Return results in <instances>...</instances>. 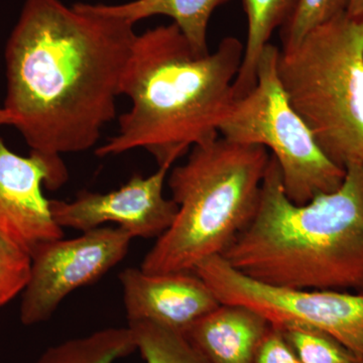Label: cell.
<instances>
[{"label":"cell","instance_id":"9c48e42d","mask_svg":"<svg viewBox=\"0 0 363 363\" xmlns=\"http://www.w3.org/2000/svg\"><path fill=\"white\" fill-rule=\"evenodd\" d=\"M172 164L149 177L135 175L118 190L81 191L73 201L50 200L52 218L62 229L85 231L112 222L135 238H160L175 220L178 205L164 196Z\"/></svg>","mask_w":363,"mask_h":363},{"label":"cell","instance_id":"9a60e30c","mask_svg":"<svg viewBox=\"0 0 363 363\" xmlns=\"http://www.w3.org/2000/svg\"><path fill=\"white\" fill-rule=\"evenodd\" d=\"M135 350L130 327L106 328L52 346L35 363H114Z\"/></svg>","mask_w":363,"mask_h":363},{"label":"cell","instance_id":"603a6c76","mask_svg":"<svg viewBox=\"0 0 363 363\" xmlns=\"http://www.w3.org/2000/svg\"><path fill=\"white\" fill-rule=\"evenodd\" d=\"M362 363H363V358H362Z\"/></svg>","mask_w":363,"mask_h":363},{"label":"cell","instance_id":"e0dca14e","mask_svg":"<svg viewBox=\"0 0 363 363\" xmlns=\"http://www.w3.org/2000/svg\"><path fill=\"white\" fill-rule=\"evenodd\" d=\"M300 363H362V359L329 334L303 326L279 327Z\"/></svg>","mask_w":363,"mask_h":363},{"label":"cell","instance_id":"8992f818","mask_svg":"<svg viewBox=\"0 0 363 363\" xmlns=\"http://www.w3.org/2000/svg\"><path fill=\"white\" fill-rule=\"evenodd\" d=\"M279 54L276 45H266L257 63V84L235 99L219 133L231 142L271 150L286 195L295 204L304 205L338 190L346 169L326 156L289 101L277 72Z\"/></svg>","mask_w":363,"mask_h":363},{"label":"cell","instance_id":"7402d4cb","mask_svg":"<svg viewBox=\"0 0 363 363\" xmlns=\"http://www.w3.org/2000/svg\"><path fill=\"white\" fill-rule=\"evenodd\" d=\"M13 117L11 116V114L4 107H0V126H13Z\"/></svg>","mask_w":363,"mask_h":363},{"label":"cell","instance_id":"7c38bea8","mask_svg":"<svg viewBox=\"0 0 363 363\" xmlns=\"http://www.w3.org/2000/svg\"><path fill=\"white\" fill-rule=\"evenodd\" d=\"M269 325L245 306L220 304L196 322L185 336L210 363H252Z\"/></svg>","mask_w":363,"mask_h":363},{"label":"cell","instance_id":"30bf717a","mask_svg":"<svg viewBox=\"0 0 363 363\" xmlns=\"http://www.w3.org/2000/svg\"><path fill=\"white\" fill-rule=\"evenodd\" d=\"M51 171L39 157H21L0 138V233L30 253L43 241L63 238L52 218L49 189Z\"/></svg>","mask_w":363,"mask_h":363},{"label":"cell","instance_id":"2e32d148","mask_svg":"<svg viewBox=\"0 0 363 363\" xmlns=\"http://www.w3.org/2000/svg\"><path fill=\"white\" fill-rule=\"evenodd\" d=\"M128 327L145 363H210L184 334L149 321Z\"/></svg>","mask_w":363,"mask_h":363},{"label":"cell","instance_id":"7a4b0ae2","mask_svg":"<svg viewBox=\"0 0 363 363\" xmlns=\"http://www.w3.org/2000/svg\"><path fill=\"white\" fill-rule=\"evenodd\" d=\"M243 52L240 40L228 37L216 51L199 54L173 23L136 35L121 86L131 107L96 156L145 149L160 167L218 138L235 101Z\"/></svg>","mask_w":363,"mask_h":363},{"label":"cell","instance_id":"ba28073f","mask_svg":"<svg viewBox=\"0 0 363 363\" xmlns=\"http://www.w3.org/2000/svg\"><path fill=\"white\" fill-rule=\"evenodd\" d=\"M133 240L121 227H98L72 240L62 238L35 245L21 297V323L33 326L49 320L67 296L98 281L119 264Z\"/></svg>","mask_w":363,"mask_h":363},{"label":"cell","instance_id":"ffe728a7","mask_svg":"<svg viewBox=\"0 0 363 363\" xmlns=\"http://www.w3.org/2000/svg\"><path fill=\"white\" fill-rule=\"evenodd\" d=\"M252 363H300L279 327L269 325Z\"/></svg>","mask_w":363,"mask_h":363},{"label":"cell","instance_id":"3957f363","mask_svg":"<svg viewBox=\"0 0 363 363\" xmlns=\"http://www.w3.org/2000/svg\"><path fill=\"white\" fill-rule=\"evenodd\" d=\"M222 257L267 285L363 290V166L348 167L335 192L297 205L271 156L257 211Z\"/></svg>","mask_w":363,"mask_h":363},{"label":"cell","instance_id":"44dd1931","mask_svg":"<svg viewBox=\"0 0 363 363\" xmlns=\"http://www.w3.org/2000/svg\"><path fill=\"white\" fill-rule=\"evenodd\" d=\"M346 13L353 20L363 21V0H350Z\"/></svg>","mask_w":363,"mask_h":363},{"label":"cell","instance_id":"4fadbf2b","mask_svg":"<svg viewBox=\"0 0 363 363\" xmlns=\"http://www.w3.org/2000/svg\"><path fill=\"white\" fill-rule=\"evenodd\" d=\"M229 0H133L121 4H95L109 16L124 18L135 25L152 16H168L173 20L193 49L207 54V30L215 9Z\"/></svg>","mask_w":363,"mask_h":363},{"label":"cell","instance_id":"8fae6325","mask_svg":"<svg viewBox=\"0 0 363 363\" xmlns=\"http://www.w3.org/2000/svg\"><path fill=\"white\" fill-rule=\"evenodd\" d=\"M130 322L149 321L186 332L221 304L194 272L152 274L128 267L119 274Z\"/></svg>","mask_w":363,"mask_h":363},{"label":"cell","instance_id":"d6986e66","mask_svg":"<svg viewBox=\"0 0 363 363\" xmlns=\"http://www.w3.org/2000/svg\"><path fill=\"white\" fill-rule=\"evenodd\" d=\"M30 264V252L0 233V307L23 292Z\"/></svg>","mask_w":363,"mask_h":363},{"label":"cell","instance_id":"ac0fdd59","mask_svg":"<svg viewBox=\"0 0 363 363\" xmlns=\"http://www.w3.org/2000/svg\"><path fill=\"white\" fill-rule=\"evenodd\" d=\"M350 0H298L290 20L281 28V50L292 49L313 28L345 13Z\"/></svg>","mask_w":363,"mask_h":363},{"label":"cell","instance_id":"5bb4252c","mask_svg":"<svg viewBox=\"0 0 363 363\" xmlns=\"http://www.w3.org/2000/svg\"><path fill=\"white\" fill-rule=\"evenodd\" d=\"M298 0H242L247 20V39L242 63L234 82L235 99L245 96L257 84L260 55L272 33L283 28L295 11Z\"/></svg>","mask_w":363,"mask_h":363},{"label":"cell","instance_id":"5b68a950","mask_svg":"<svg viewBox=\"0 0 363 363\" xmlns=\"http://www.w3.org/2000/svg\"><path fill=\"white\" fill-rule=\"evenodd\" d=\"M277 72L295 111L326 156L363 166V21L342 13L279 50Z\"/></svg>","mask_w":363,"mask_h":363},{"label":"cell","instance_id":"52a82bcc","mask_svg":"<svg viewBox=\"0 0 363 363\" xmlns=\"http://www.w3.org/2000/svg\"><path fill=\"white\" fill-rule=\"evenodd\" d=\"M221 304L245 306L277 327L303 326L329 334L363 358V290L355 294L267 285L208 257L193 269Z\"/></svg>","mask_w":363,"mask_h":363},{"label":"cell","instance_id":"277c9868","mask_svg":"<svg viewBox=\"0 0 363 363\" xmlns=\"http://www.w3.org/2000/svg\"><path fill=\"white\" fill-rule=\"evenodd\" d=\"M262 145L224 138L192 147L172 169L169 187L178 205L175 220L143 259L145 272H193L222 255L252 220L269 162Z\"/></svg>","mask_w":363,"mask_h":363},{"label":"cell","instance_id":"6da1fadb","mask_svg":"<svg viewBox=\"0 0 363 363\" xmlns=\"http://www.w3.org/2000/svg\"><path fill=\"white\" fill-rule=\"evenodd\" d=\"M95 4L26 0L4 52V108L30 154L66 183L62 155L92 149L116 116V98L138 33Z\"/></svg>","mask_w":363,"mask_h":363}]
</instances>
